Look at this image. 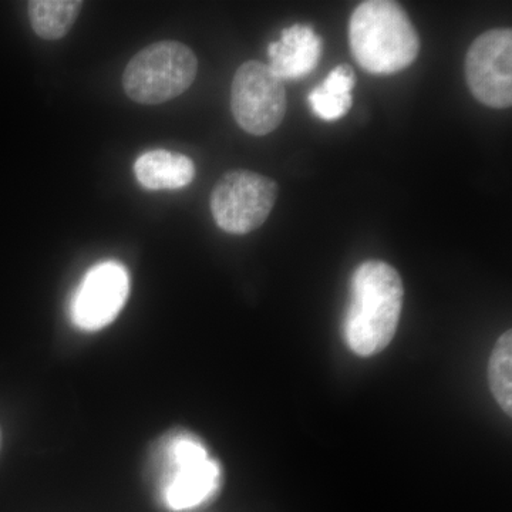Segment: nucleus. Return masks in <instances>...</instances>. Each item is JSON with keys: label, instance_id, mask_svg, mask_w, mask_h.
Here are the masks:
<instances>
[{"label": "nucleus", "instance_id": "9b49d317", "mask_svg": "<svg viewBox=\"0 0 512 512\" xmlns=\"http://www.w3.org/2000/svg\"><path fill=\"white\" fill-rule=\"evenodd\" d=\"M356 84L355 70L349 64L335 67L325 82L309 94L312 113L320 120L342 119L352 107V90Z\"/></svg>", "mask_w": 512, "mask_h": 512}, {"label": "nucleus", "instance_id": "4468645a", "mask_svg": "<svg viewBox=\"0 0 512 512\" xmlns=\"http://www.w3.org/2000/svg\"><path fill=\"white\" fill-rule=\"evenodd\" d=\"M0 444H2V433H0Z\"/></svg>", "mask_w": 512, "mask_h": 512}, {"label": "nucleus", "instance_id": "6e6552de", "mask_svg": "<svg viewBox=\"0 0 512 512\" xmlns=\"http://www.w3.org/2000/svg\"><path fill=\"white\" fill-rule=\"evenodd\" d=\"M130 275L116 261L90 269L77 288L72 302V319L80 329L100 330L109 326L126 305Z\"/></svg>", "mask_w": 512, "mask_h": 512}, {"label": "nucleus", "instance_id": "7ed1b4c3", "mask_svg": "<svg viewBox=\"0 0 512 512\" xmlns=\"http://www.w3.org/2000/svg\"><path fill=\"white\" fill-rule=\"evenodd\" d=\"M197 73V56L190 47L163 40L144 47L128 62L123 89L136 103L156 106L187 92Z\"/></svg>", "mask_w": 512, "mask_h": 512}, {"label": "nucleus", "instance_id": "0eeeda50", "mask_svg": "<svg viewBox=\"0 0 512 512\" xmlns=\"http://www.w3.org/2000/svg\"><path fill=\"white\" fill-rule=\"evenodd\" d=\"M168 473L165 504L174 511L190 510L207 501L220 485V466L208 457L200 441L175 437L167 448Z\"/></svg>", "mask_w": 512, "mask_h": 512}, {"label": "nucleus", "instance_id": "423d86ee", "mask_svg": "<svg viewBox=\"0 0 512 512\" xmlns=\"http://www.w3.org/2000/svg\"><path fill=\"white\" fill-rule=\"evenodd\" d=\"M468 89L493 109L512 104V32L491 29L474 40L466 56Z\"/></svg>", "mask_w": 512, "mask_h": 512}, {"label": "nucleus", "instance_id": "f8f14e48", "mask_svg": "<svg viewBox=\"0 0 512 512\" xmlns=\"http://www.w3.org/2000/svg\"><path fill=\"white\" fill-rule=\"evenodd\" d=\"M82 0H30L28 15L33 32L45 40H59L73 28Z\"/></svg>", "mask_w": 512, "mask_h": 512}, {"label": "nucleus", "instance_id": "20e7f679", "mask_svg": "<svg viewBox=\"0 0 512 512\" xmlns=\"http://www.w3.org/2000/svg\"><path fill=\"white\" fill-rule=\"evenodd\" d=\"M276 198L278 185L271 178L248 170L228 171L211 192L212 217L229 234H249L268 220Z\"/></svg>", "mask_w": 512, "mask_h": 512}, {"label": "nucleus", "instance_id": "f03ea898", "mask_svg": "<svg viewBox=\"0 0 512 512\" xmlns=\"http://www.w3.org/2000/svg\"><path fill=\"white\" fill-rule=\"evenodd\" d=\"M349 43L359 66L373 74H393L417 59L420 39L399 3L367 0L349 22Z\"/></svg>", "mask_w": 512, "mask_h": 512}, {"label": "nucleus", "instance_id": "ddd939ff", "mask_svg": "<svg viewBox=\"0 0 512 512\" xmlns=\"http://www.w3.org/2000/svg\"><path fill=\"white\" fill-rule=\"evenodd\" d=\"M491 392L508 416L512 414V333L505 332L491 355L488 366Z\"/></svg>", "mask_w": 512, "mask_h": 512}, {"label": "nucleus", "instance_id": "9d476101", "mask_svg": "<svg viewBox=\"0 0 512 512\" xmlns=\"http://www.w3.org/2000/svg\"><path fill=\"white\" fill-rule=\"evenodd\" d=\"M134 173L147 190H180L194 180L195 165L184 154L154 150L137 158Z\"/></svg>", "mask_w": 512, "mask_h": 512}, {"label": "nucleus", "instance_id": "1a4fd4ad", "mask_svg": "<svg viewBox=\"0 0 512 512\" xmlns=\"http://www.w3.org/2000/svg\"><path fill=\"white\" fill-rule=\"evenodd\" d=\"M322 53V37L312 26L296 23L282 30L281 39L268 46V66L282 82L298 80L318 67Z\"/></svg>", "mask_w": 512, "mask_h": 512}, {"label": "nucleus", "instance_id": "39448f33", "mask_svg": "<svg viewBox=\"0 0 512 512\" xmlns=\"http://www.w3.org/2000/svg\"><path fill=\"white\" fill-rule=\"evenodd\" d=\"M231 110L238 126L252 136H266L281 126L286 114L284 82L268 64L249 60L232 80Z\"/></svg>", "mask_w": 512, "mask_h": 512}, {"label": "nucleus", "instance_id": "f257e3e1", "mask_svg": "<svg viewBox=\"0 0 512 512\" xmlns=\"http://www.w3.org/2000/svg\"><path fill=\"white\" fill-rule=\"evenodd\" d=\"M404 288L399 272L382 261H367L353 274L345 336L359 356H373L392 342L402 316Z\"/></svg>", "mask_w": 512, "mask_h": 512}]
</instances>
